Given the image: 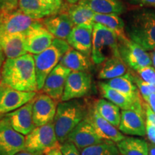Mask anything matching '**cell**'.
<instances>
[{"instance_id":"6da1fadb","label":"cell","mask_w":155,"mask_h":155,"mask_svg":"<svg viewBox=\"0 0 155 155\" xmlns=\"http://www.w3.org/2000/svg\"><path fill=\"white\" fill-rule=\"evenodd\" d=\"M1 83L20 91L37 92V76L33 55L5 61L2 70Z\"/></svg>"},{"instance_id":"7a4b0ae2","label":"cell","mask_w":155,"mask_h":155,"mask_svg":"<svg viewBox=\"0 0 155 155\" xmlns=\"http://www.w3.org/2000/svg\"><path fill=\"white\" fill-rule=\"evenodd\" d=\"M125 32L128 38L147 51L155 49V10L141 8L129 17Z\"/></svg>"},{"instance_id":"3957f363","label":"cell","mask_w":155,"mask_h":155,"mask_svg":"<svg viewBox=\"0 0 155 155\" xmlns=\"http://www.w3.org/2000/svg\"><path fill=\"white\" fill-rule=\"evenodd\" d=\"M88 109V106L81 99L61 101L58 104L53 122L60 144L65 142L71 131L85 120Z\"/></svg>"},{"instance_id":"277c9868","label":"cell","mask_w":155,"mask_h":155,"mask_svg":"<svg viewBox=\"0 0 155 155\" xmlns=\"http://www.w3.org/2000/svg\"><path fill=\"white\" fill-rule=\"evenodd\" d=\"M71 48L66 40L55 38L49 48L42 53L33 55L38 91L42 90L46 78Z\"/></svg>"},{"instance_id":"5b68a950","label":"cell","mask_w":155,"mask_h":155,"mask_svg":"<svg viewBox=\"0 0 155 155\" xmlns=\"http://www.w3.org/2000/svg\"><path fill=\"white\" fill-rule=\"evenodd\" d=\"M111 57H120L119 38L116 33L98 23H94L91 58L100 65Z\"/></svg>"},{"instance_id":"8992f818","label":"cell","mask_w":155,"mask_h":155,"mask_svg":"<svg viewBox=\"0 0 155 155\" xmlns=\"http://www.w3.org/2000/svg\"><path fill=\"white\" fill-rule=\"evenodd\" d=\"M61 146L56 136L54 122L36 127L25 137V150L45 154L50 150Z\"/></svg>"},{"instance_id":"52a82bcc","label":"cell","mask_w":155,"mask_h":155,"mask_svg":"<svg viewBox=\"0 0 155 155\" xmlns=\"http://www.w3.org/2000/svg\"><path fill=\"white\" fill-rule=\"evenodd\" d=\"M119 50L122 61L136 72L143 68L152 65L150 53L127 37L119 38Z\"/></svg>"},{"instance_id":"ba28073f","label":"cell","mask_w":155,"mask_h":155,"mask_svg":"<svg viewBox=\"0 0 155 155\" xmlns=\"http://www.w3.org/2000/svg\"><path fill=\"white\" fill-rule=\"evenodd\" d=\"M40 20L25 15L19 9L0 11V37L16 33H26Z\"/></svg>"},{"instance_id":"9c48e42d","label":"cell","mask_w":155,"mask_h":155,"mask_svg":"<svg viewBox=\"0 0 155 155\" xmlns=\"http://www.w3.org/2000/svg\"><path fill=\"white\" fill-rule=\"evenodd\" d=\"M25 137L13 129L6 116L0 117V155H15L25 150Z\"/></svg>"},{"instance_id":"30bf717a","label":"cell","mask_w":155,"mask_h":155,"mask_svg":"<svg viewBox=\"0 0 155 155\" xmlns=\"http://www.w3.org/2000/svg\"><path fill=\"white\" fill-rule=\"evenodd\" d=\"M36 96L37 92L20 91L0 83V117L22 107Z\"/></svg>"},{"instance_id":"8fae6325","label":"cell","mask_w":155,"mask_h":155,"mask_svg":"<svg viewBox=\"0 0 155 155\" xmlns=\"http://www.w3.org/2000/svg\"><path fill=\"white\" fill-rule=\"evenodd\" d=\"M92 77L88 72L71 71L67 78L61 101L80 99L90 93Z\"/></svg>"},{"instance_id":"7c38bea8","label":"cell","mask_w":155,"mask_h":155,"mask_svg":"<svg viewBox=\"0 0 155 155\" xmlns=\"http://www.w3.org/2000/svg\"><path fill=\"white\" fill-rule=\"evenodd\" d=\"M85 120L91 125L97 134L104 140L117 144L126 137L117 128L101 116L95 109L94 105L88 106V113Z\"/></svg>"},{"instance_id":"4fadbf2b","label":"cell","mask_w":155,"mask_h":155,"mask_svg":"<svg viewBox=\"0 0 155 155\" xmlns=\"http://www.w3.org/2000/svg\"><path fill=\"white\" fill-rule=\"evenodd\" d=\"M25 35V49L28 53L33 55L43 52L55 40V37L45 28L41 20Z\"/></svg>"},{"instance_id":"5bb4252c","label":"cell","mask_w":155,"mask_h":155,"mask_svg":"<svg viewBox=\"0 0 155 155\" xmlns=\"http://www.w3.org/2000/svg\"><path fill=\"white\" fill-rule=\"evenodd\" d=\"M32 101V116L35 127L54 121L57 110L55 101L48 95L40 94H37Z\"/></svg>"},{"instance_id":"9a60e30c","label":"cell","mask_w":155,"mask_h":155,"mask_svg":"<svg viewBox=\"0 0 155 155\" xmlns=\"http://www.w3.org/2000/svg\"><path fill=\"white\" fill-rule=\"evenodd\" d=\"M71 71L58 64L49 73L45 81L42 91L55 101H61L67 78Z\"/></svg>"},{"instance_id":"2e32d148","label":"cell","mask_w":155,"mask_h":155,"mask_svg":"<svg viewBox=\"0 0 155 155\" xmlns=\"http://www.w3.org/2000/svg\"><path fill=\"white\" fill-rule=\"evenodd\" d=\"M67 141L72 143L79 151L107 141L97 134L94 128L86 120L81 122L68 137Z\"/></svg>"},{"instance_id":"e0dca14e","label":"cell","mask_w":155,"mask_h":155,"mask_svg":"<svg viewBox=\"0 0 155 155\" xmlns=\"http://www.w3.org/2000/svg\"><path fill=\"white\" fill-rule=\"evenodd\" d=\"M32 101L18 109L5 115L8 119L13 129L24 136L29 134L36 127L32 116Z\"/></svg>"},{"instance_id":"ac0fdd59","label":"cell","mask_w":155,"mask_h":155,"mask_svg":"<svg viewBox=\"0 0 155 155\" xmlns=\"http://www.w3.org/2000/svg\"><path fill=\"white\" fill-rule=\"evenodd\" d=\"M118 129L123 134L144 137L147 131L144 113L132 110H122Z\"/></svg>"},{"instance_id":"d6986e66","label":"cell","mask_w":155,"mask_h":155,"mask_svg":"<svg viewBox=\"0 0 155 155\" xmlns=\"http://www.w3.org/2000/svg\"><path fill=\"white\" fill-rule=\"evenodd\" d=\"M94 26H74L66 41L73 49L91 57Z\"/></svg>"},{"instance_id":"ffe728a7","label":"cell","mask_w":155,"mask_h":155,"mask_svg":"<svg viewBox=\"0 0 155 155\" xmlns=\"http://www.w3.org/2000/svg\"><path fill=\"white\" fill-rule=\"evenodd\" d=\"M45 28L55 38L66 40L74 28V25L67 13L58 12L41 19Z\"/></svg>"},{"instance_id":"44dd1931","label":"cell","mask_w":155,"mask_h":155,"mask_svg":"<svg viewBox=\"0 0 155 155\" xmlns=\"http://www.w3.org/2000/svg\"><path fill=\"white\" fill-rule=\"evenodd\" d=\"M99 90L102 96L113 103L122 110H132L144 114V104L141 100H134L117 91L110 88L104 82L99 83Z\"/></svg>"},{"instance_id":"7402d4cb","label":"cell","mask_w":155,"mask_h":155,"mask_svg":"<svg viewBox=\"0 0 155 155\" xmlns=\"http://www.w3.org/2000/svg\"><path fill=\"white\" fill-rule=\"evenodd\" d=\"M0 48L7 58H17L28 53L25 49V35L16 33L0 37Z\"/></svg>"},{"instance_id":"603a6c76","label":"cell","mask_w":155,"mask_h":155,"mask_svg":"<svg viewBox=\"0 0 155 155\" xmlns=\"http://www.w3.org/2000/svg\"><path fill=\"white\" fill-rule=\"evenodd\" d=\"M18 9L30 18L41 20L57 12L44 0H19Z\"/></svg>"},{"instance_id":"cb8c5ba5","label":"cell","mask_w":155,"mask_h":155,"mask_svg":"<svg viewBox=\"0 0 155 155\" xmlns=\"http://www.w3.org/2000/svg\"><path fill=\"white\" fill-rule=\"evenodd\" d=\"M78 4L85 6L96 14L121 15L126 7L121 0H81Z\"/></svg>"},{"instance_id":"d4e9b609","label":"cell","mask_w":155,"mask_h":155,"mask_svg":"<svg viewBox=\"0 0 155 155\" xmlns=\"http://www.w3.org/2000/svg\"><path fill=\"white\" fill-rule=\"evenodd\" d=\"M104 83L110 88L117 91L134 100H141L139 89L134 82L131 73H126L121 76L111 79Z\"/></svg>"},{"instance_id":"484cf974","label":"cell","mask_w":155,"mask_h":155,"mask_svg":"<svg viewBox=\"0 0 155 155\" xmlns=\"http://www.w3.org/2000/svg\"><path fill=\"white\" fill-rule=\"evenodd\" d=\"M59 63L71 71L88 72L91 67L90 58L73 48L63 55Z\"/></svg>"},{"instance_id":"4316f807","label":"cell","mask_w":155,"mask_h":155,"mask_svg":"<svg viewBox=\"0 0 155 155\" xmlns=\"http://www.w3.org/2000/svg\"><path fill=\"white\" fill-rule=\"evenodd\" d=\"M102 64L98 75V78L101 80H111L127 73V66L121 57H111Z\"/></svg>"},{"instance_id":"83f0119b","label":"cell","mask_w":155,"mask_h":155,"mask_svg":"<svg viewBox=\"0 0 155 155\" xmlns=\"http://www.w3.org/2000/svg\"><path fill=\"white\" fill-rule=\"evenodd\" d=\"M94 106L101 116L115 127L119 128L121 121V111L119 107L104 98L97 100L94 103Z\"/></svg>"},{"instance_id":"f1b7e54d","label":"cell","mask_w":155,"mask_h":155,"mask_svg":"<svg viewBox=\"0 0 155 155\" xmlns=\"http://www.w3.org/2000/svg\"><path fill=\"white\" fill-rule=\"evenodd\" d=\"M116 145L121 155H149L148 143L142 139L126 137Z\"/></svg>"},{"instance_id":"f546056e","label":"cell","mask_w":155,"mask_h":155,"mask_svg":"<svg viewBox=\"0 0 155 155\" xmlns=\"http://www.w3.org/2000/svg\"><path fill=\"white\" fill-rule=\"evenodd\" d=\"M67 14L74 26H94L95 13L85 6L78 3L71 5L68 9Z\"/></svg>"},{"instance_id":"4dcf8cb0","label":"cell","mask_w":155,"mask_h":155,"mask_svg":"<svg viewBox=\"0 0 155 155\" xmlns=\"http://www.w3.org/2000/svg\"><path fill=\"white\" fill-rule=\"evenodd\" d=\"M94 23H98L109 29L116 34L118 38H126L125 23L119 15L96 14L94 17Z\"/></svg>"},{"instance_id":"1f68e13d","label":"cell","mask_w":155,"mask_h":155,"mask_svg":"<svg viewBox=\"0 0 155 155\" xmlns=\"http://www.w3.org/2000/svg\"><path fill=\"white\" fill-rule=\"evenodd\" d=\"M81 155H121L116 143L107 141L80 151Z\"/></svg>"},{"instance_id":"d6a6232c","label":"cell","mask_w":155,"mask_h":155,"mask_svg":"<svg viewBox=\"0 0 155 155\" xmlns=\"http://www.w3.org/2000/svg\"><path fill=\"white\" fill-rule=\"evenodd\" d=\"M131 76H132V79L135 85L139 89V94H141V97L144 98L145 101H147L151 94H155V87L145 82L139 76H137L134 74H131Z\"/></svg>"},{"instance_id":"836d02e7","label":"cell","mask_w":155,"mask_h":155,"mask_svg":"<svg viewBox=\"0 0 155 155\" xmlns=\"http://www.w3.org/2000/svg\"><path fill=\"white\" fill-rule=\"evenodd\" d=\"M137 73L145 82L155 87V69L152 65L143 68L137 71Z\"/></svg>"},{"instance_id":"e575fe53","label":"cell","mask_w":155,"mask_h":155,"mask_svg":"<svg viewBox=\"0 0 155 155\" xmlns=\"http://www.w3.org/2000/svg\"><path fill=\"white\" fill-rule=\"evenodd\" d=\"M61 150L63 155H81L75 145L68 141L61 144Z\"/></svg>"},{"instance_id":"d590c367","label":"cell","mask_w":155,"mask_h":155,"mask_svg":"<svg viewBox=\"0 0 155 155\" xmlns=\"http://www.w3.org/2000/svg\"><path fill=\"white\" fill-rule=\"evenodd\" d=\"M19 0H0V11L9 12L18 9Z\"/></svg>"},{"instance_id":"8d00e7d4","label":"cell","mask_w":155,"mask_h":155,"mask_svg":"<svg viewBox=\"0 0 155 155\" xmlns=\"http://www.w3.org/2000/svg\"><path fill=\"white\" fill-rule=\"evenodd\" d=\"M131 5L143 8L155 9V0H127Z\"/></svg>"},{"instance_id":"74e56055","label":"cell","mask_w":155,"mask_h":155,"mask_svg":"<svg viewBox=\"0 0 155 155\" xmlns=\"http://www.w3.org/2000/svg\"><path fill=\"white\" fill-rule=\"evenodd\" d=\"M146 131L150 142L155 144V127L146 120Z\"/></svg>"},{"instance_id":"f35d334b","label":"cell","mask_w":155,"mask_h":155,"mask_svg":"<svg viewBox=\"0 0 155 155\" xmlns=\"http://www.w3.org/2000/svg\"><path fill=\"white\" fill-rule=\"evenodd\" d=\"M144 114L146 116V120L150 122L154 127H155V114L147 104H144Z\"/></svg>"},{"instance_id":"ab89813d","label":"cell","mask_w":155,"mask_h":155,"mask_svg":"<svg viewBox=\"0 0 155 155\" xmlns=\"http://www.w3.org/2000/svg\"><path fill=\"white\" fill-rule=\"evenodd\" d=\"M44 1L48 5H49L56 12H60L62 7V0H44Z\"/></svg>"},{"instance_id":"60d3db41","label":"cell","mask_w":155,"mask_h":155,"mask_svg":"<svg viewBox=\"0 0 155 155\" xmlns=\"http://www.w3.org/2000/svg\"><path fill=\"white\" fill-rule=\"evenodd\" d=\"M146 103L150 106L151 109L155 114V94H151L148 98V99L147 100Z\"/></svg>"},{"instance_id":"b9f144b4","label":"cell","mask_w":155,"mask_h":155,"mask_svg":"<svg viewBox=\"0 0 155 155\" xmlns=\"http://www.w3.org/2000/svg\"><path fill=\"white\" fill-rule=\"evenodd\" d=\"M45 155H63L61 150V146L50 150L49 152H48Z\"/></svg>"},{"instance_id":"7bdbcfd3","label":"cell","mask_w":155,"mask_h":155,"mask_svg":"<svg viewBox=\"0 0 155 155\" xmlns=\"http://www.w3.org/2000/svg\"><path fill=\"white\" fill-rule=\"evenodd\" d=\"M15 155H44L42 153H39V152H29L28 150H22L21 152H19L18 153H17Z\"/></svg>"},{"instance_id":"ee69618b","label":"cell","mask_w":155,"mask_h":155,"mask_svg":"<svg viewBox=\"0 0 155 155\" xmlns=\"http://www.w3.org/2000/svg\"><path fill=\"white\" fill-rule=\"evenodd\" d=\"M149 155H155V144L149 143Z\"/></svg>"},{"instance_id":"f6af8a7d","label":"cell","mask_w":155,"mask_h":155,"mask_svg":"<svg viewBox=\"0 0 155 155\" xmlns=\"http://www.w3.org/2000/svg\"><path fill=\"white\" fill-rule=\"evenodd\" d=\"M5 55H3L0 57V83H1V80H2V66L4 62H5Z\"/></svg>"},{"instance_id":"bcb514c9","label":"cell","mask_w":155,"mask_h":155,"mask_svg":"<svg viewBox=\"0 0 155 155\" xmlns=\"http://www.w3.org/2000/svg\"><path fill=\"white\" fill-rule=\"evenodd\" d=\"M151 59H152V65L154 66V69H155V49H154L152 51H150V53Z\"/></svg>"},{"instance_id":"7dc6e473","label":"cell","mask_w":155,"mask_h":155,"mask_svg":"<svg viewBox=\"0 0 155 155\" xmlns=\"http://www.w3.org/2000/svg\"><path fill=\"white\" fill-rule=\"evenodd\" d=\"M81 0H67L68 2H69L71 5H74V4H78Z\"/></svg>"},{"instance_id":"c3c4849f","label":"cell","mask_w":155,"mask_h":155,"mask_svg":"<svg viewBox=\"0 0 155 155\" xmlns=\"http://www.w3.org/2000/svg\"><path fill=\"white\" fill-rule=\"evenodd\" d=\"M3 54H4V53H3L2 50H1V48H0V57H1V56H2V55H3Z\"/></svg>"}]
</instances>
